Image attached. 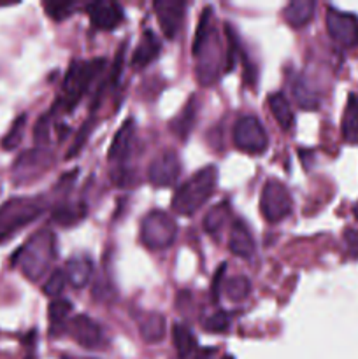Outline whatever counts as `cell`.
<instances>
[{
  "label": "cell",
  "mask_w": 358,
  "mask_h": 359,
  "mask_svg": "<svg viewBox=\"0 0 358 359\" xmlns=\"http://www.w3.org/2000/svg\"><path fill=\"white\" fill-rule=\"evenodd\" d=\"M67 333L84 349H97L104 342V332L97 321L86 314L76 316L67 325Z\"/></svg>",
  "instance_id": "cell-14"
},
{
  "label": "cell",
  "mask_w": 358,
  "mask_h": 359,
  "mask_svg": "<svg viewBox=\"0 0 358 359\" xmlns=\"http://www.w3.org/2000/svg\"><path fill=\"white\" fill-rule=\"evenodd\" d=\"M228 249H230L232 255L244 259H249L255 255V238H253L251 231L246 226L244 221L237 219L232 223L230 235H228Z\"/></svg>",
  "instance_id": "cell-16"
},
{
  "label": "cell",
  "mask_w": 358,
  "mask_h": 359,
  "mask_svg": "<svg viewBox=\"0 0 358 359\" xmlns=\"http://www.w3.org/2000/svg\"><path fill=\"white\" fill-rule=\"evenodd\" d=\"M172 342H174L178 356L181 359H188L193 356L197 349V339L192 330L183 323H175L172 328Z\"/></svg>",
  "instance_id": "cell-26"
},
{
  "label": "cell",
  "mask_w": 358,
  "mask_h": 359,
  "mask_svg": "<svg viewBox=\"0 0 358 359\" xmlns=\"http://www.w3.org/2000/svg\"><path fill=\"white\" fill-rule=\"evenodd\" d=\"M216 182L218 168L214 165L202 167L188 181L179 186L178 191L172 196V209L179 216H193L211 198V195L216 189Z\"/></svg>",
  "instance_id": "cell-2"
},
{
  "label": "cell",
  "mask_w": 358,
  "mask_h": 359,
  "mask_svg": "<svg viewBox=\"0 0 358 359\" xmlns=\"http://www.w3.org/2000/svg\"><path fill=\"white\" fill-rule=\"evenodd\" d=\"M153 9L165 37L174 39L181 30L183 21H185L186 2H181V0H157L153 4Z\"/></svg>",
  "instance_id": "cell-13"
},
{
  "label": "cell",
  "mask_w": 358,
  "mask_h": 359,
  "mask_svg": "<svg viewBox=\"0 0 358 359\" xmlns=\"http://www.w3.org/2000/svg\"><path fill=\"white\" fill-rule=\"evenodd\" d=\"M197 116H199V100H197L195 95H192L185 107H183V111L171 121L172 133L183 140L188 139L190 132H192L197 123Z\"/></svg>",
  "instance_id": "cell-19"
},
{
  "label": "cell",
  "mask_w": 358,
  "mask_h": 359,
  "mask_svg": "<svg viewBox=\"0 0 358 359\" xmlns=\"http://www.w3.org/2000/svg\"><path fill=\"white\" fill-rule=\"evenodd\" d=\"M27 119H28L27 114H20L16 119H14L13 125H11V128H9V132L2 137V142H0L2 149L14 151L18 146H20L21 140H23V135H25Z\"/></svg>",
  "instance_id": "cell-30"
},
{
  "label": "cell",
  "mask_w": 358,
  "mask_h": 359,
  "mask_svg": "<svg viewBox=\"0 0 358 359\" xmlns=\"http://www.w3.org/2000/svg\"><path fill=\"white\" fill-rule=\"evenodd\" d=\"M228 217H230V205H228V202L218 203L213 209L207 210L206 217H204V230L209 235H213V237H216L223 230L225 224H227Z\"/></svg>",
  "instance_id": "cell-27"
},
{
  "label": "cell",
  "mask_w": 358,
  "mask_h": 359,
  "mask_svg": "<svg viewBox=\"0 0 358 359\" xmlns=\"http://www.w3.org/2000/svg\"><path fill=\"white\" fill-rule=\"evenodd\" d=\"M125 51H126V44H121L119 46L118 53H116V58H114V63H112L111 67V72H109V77L107 81L104 83V86H116V83H118L119 76H121V70H123V56H125ZM102 86V88H104Z\"/></svg>",
  "instance_id": "cell-38"
},
{
  "label": "cell",
  "mask_w": 358,
  "mask_h": 359,
  "mask_svg": "<svg viewBox=\"0 0 358 359\" xmlns=\"http://www.w3.org/2000/svg\"><path fill=\"white\" fill-rule=\"evenodd\" d=\"M161 51V42L157 37V34L151 30H144L142 37H140L139 44H137L135 51L132 55V67L133 69H144L150 63H153L158 58Z\"/></svg>",
  "instance_id": "cell-18"
},
{
  "label": "cell",
  "mask_w": 358,
  "mask_h": 359,
  "mask_svg": "<svg viewBox=\"0 0 358 359\" xmlns=\"http://www.w3.org/2000/svg\"><path fill=\"white\" fill-rule=\"evenodd\" d=\"M353 214H354V217H357V219H358V202L354 203V207H353Z\"/></svg>",
  "instance_id": "cell-42"
},
{
  "label": "cell",
  "mask_w": 358,
  "mask_h": 359,
  "mask_svg": "<svg viewBox=\"0 0 358 359\" xmlns=\"http://www.w3.org/2000/svg\"><path fill=\"white\" fill-rule=\"evenodd\" d=\"M105 67H107V60L105 58L83 60V62H81V60H74L65 74L60 97L56 98L60 107L65 109L67 112L72 111V109L79 104L83 95L88 91L90 84L93 83L95 77H97L102 70H105Z\"/></svg>",
  "instance_id": "cell-4"
},
{
  "label": "cell",
  "mask_w": 358,
  "mask_h": 359,
  "mask_svg": "<svg viewBox=\"0 0 358 359\" xmlns=\"http://www.w3.org/2000/svg\"><path fill=\"white\" fill-rule=\"evenodd\" d=\"M230 323H232L230 314L225 311H221V309H218L216 312H213V314H209L206 319H204L202 328L206 330L207 333H216V335H220V333L228 332V328H230Z\"/></svg>",
  "instance_id": "cell-33"
},
{
  "label": "cell",
  "mask_w": 358,
  "mask_h": 359,
  "mask_svg": "<svg viewBox=\"0 0 358 359\" xmlns=\"http://www.w3.org/2000/svg\"><path fill=\"white\" fill-rule=\"evenodd\" d=\"M225 273H227V263H221L220 269H218L216 273H214L213 284H211V297H213V302L220 300L221 284H223L225 280Z\"/></svg>",
  "instance_id": "cell-39"
},
{
  "label": "cell",
  "mask_w": 358,
  "mask_h": 359,
  "mask_svg": "<svg viewBox=\"0 0 358 359\" xmlns=\"http://www.w3.org/2000/svg\"><path fill=\"white\" fill-rule=\"evenodd\" d=\"M344 242H346L347 245V252H350L353 258H358V231L347 228V230L344 231Z\"/></svg>",
  "instance_id": "cell-40"
},
{
  "label": "cell",
  "mask_w": 358,
  "mask_h": 359,
  "mask_svg": "<svg viewBox=\"0 0 358 359\" xmlns=\"http://www.w3.org/2000/svg\"><path fill=\"white\" fill-rule=\"evenodd\" d=\"M181 175V160L174 149H165L154 158L147 168V177L154 188H168Z\"/></svg>",
  "instance_id": "cell-11"
},
{
  "label": "cell",
  "mask_w": 358,
  "mask_h": 359,
  "mask_svg": "<svg viewBox=\"0 0 358 359\" xmlns=\"http://www.w3.org/2000/svg\"><path fill=\"white\" fill-rule=\"evenodd\" d=\"M343 139L347 144H358V95L350 93L340 123Z\"/></svg>",
  "instance_id": "cell-24"
},
{
  "label": "cell",
  "mask_w": 358,
  "mask_h": 359,
  "mask_svg": "<svg viewBox=\"0 0 358 359\" xmlns=\"http://www.w3.org/2000/svg\"><path fill=\"white\" fill-rule=\"evenodd\" d=\"M56 259V237L51 230H41L32 235L11 258V265L20 266L21 273L32 283L41 280Z\"/></svg>",
  "instance_id": "cell-1"
},
{
  "label": "cell",
  "mask_w": 358,
  "mask_h": 359,
  "mask_svg": "<svg viewBox=\"0 0 358 359\" xmlns=\"http://www.w3.org/2000/svg\"><path fill=\"white\" fill-rule=\"evenodd\" d=\"M63 272H65L67 276V283H69L74 290H81V287L90 284L95 272V265L93 262H91L90 256H72V258L67 262Z\"/></svg>",
  "instance_id": "cell-17"
},
{
  "label": "cell",
  "mask_w": 358,
  "mask_h": 359,
  "mask_svg": "<svg viewBox=\"0 0 358 359\" xmlns=\"http://www.w3.org/2000/svg\"><path fill=\"white\" fill-rule=\"evenodd\" d=\"M293 210V198L283 182L269 179L260 196V212L269 223H281Z\"/></svg>",
  "instance_id": "cell-8"
},
{
  "label": "cell",
  "mask_w": 358,
  "mask_h": 359,
  "mask_svg": "<svg viewBox=\"0 0 358 359\" xmlns=\"http://www.w3.org/2000/svg\"><path fill=\"white\" fill-rule=\"evenodd\" d=\"M111 179L114 182V186H118V188H130V186H133L137 182L135 172L130 167H121V165L112 170Z\"/></svg>",
  "instance_id": "cell-37"
},
{
  "label": "cell",
  "mask_w": 358,
  "mask_h": 359,
  "mask_svg": "<svg viewBox=\"0 0 358 359\" xmlns=\"http://www.w3.org/2000/svg\"><path fill=\"white\" fill-rule=\"evenodd\" d=\"M234 144L239 151L246 154H263L269 147V135L263 128L262 121L256 116L244 114L239 116L234 125Z\"/></svg>",
  "instance_id": "cell-7"
},
{
  "label": "cell",
  "mask_w": 358,
  "mask_h": 359,
  "mask_svg": "<svg viewBox=\"0 0 358 359\" xmlns=\"http://www.w3.org/2000/svg\"><path fill=\"white\" fill-rule=\"evenodd\" d=\"M65 286H67V276L63 270L58 269V270H53V273L48 277L44 286H42V291H44L48 297L60 298V294H62V291L65 290Z\"/></svg>",
  "instance_id": "cell-35"
},
{
  "label": "cell",
  "mask_w": 358,
  "mask_h": 359,
  "mask_svg": "<svg viewBox=\"0 0 358 359\" xmlns=\"http://www.w3.org/2000/svg\"><path fill=\"white\" fill-rule=\"evenodd\" d=\"M251 293V283L246 276H237L227 279L225 283V294L230 302H242Z\"/></svg>",
  "instance_id": "cell-29"
},
{
  "label": "cell",
  "mask_w": 358,
  "mask_h": 359,
  "mask_svg": "<svg viewBox=\"0 0 358 359\" xmlns=\"http://www.w3.org/2000/svg\"><path fill=\"white\" fill-rule=\"evenodd\" d=\"M316 2L312 0H291L283 11V18L291 28H302L314 16Z\"/></svg>",
  "instance_id": "cell-20"
},
{
  "label": "cell",
  "mask_w": 358,
  "mask_h": 359,
  "mask_svg": "<svg viewBox=\"0 0 358 359\" xmlns=\"http://www.w3.org/2000/svg\"><path fill=\"white\" fill-rule=\"evenodd\" d=\"M133 140H135V121L132 118H128L123 123L121 128L116 132L114 139H112L111 147L107 151L109 160L118 161V163H123L125 160H128L130 153H132Z\"/></svg>",
  "instance_id": "cell-15"
},
{
  "label": "cell",
  "mask_w": 358,
  "mask_h": 359,
  "mask_svg": "<svg viewBox=\"0 0 358 359\" xmlns=\"http://www.w3.org/2000/svg\"><path fill=\"white\" fill-rule=\"evenodd\" d=\"M48 209L42 196H14L0 205V244L37 221Z\"/></svg>",
  "instance_id": "cell-3"
},
{
  "label": "cell",
  "mask_w": 358,
  "mask_h": 359,
  "mask_svg": "<svg viewBox=\"0 0 358 359\" xmlns=\"http://www.w3.org/2000/svg\"><path fill=\"white\" fill-rule=\"evenodd\" d=\"M46 14L51 18L53 21H63L67 18L72 16L74 9L77 7L76 2H44L42 4Z\"/></svg>",
  "instance_id": "cell-34"
},
{
  "label": "cell",
  "mask_w": 358,
  "mask_h": 359,
  "mask_svg": "<svg viewBox=\"0 0 358 359\" xmlns=\"http://www.w3.org/2000/svg\"><path fill=\"white\" fill-rule=\"evenodd\" d=\"M140 242L150 251H164L174 244L178 237V224L171 214L164 210H151L140 221Z\"/></svg>",
  "instance_id": "cell-6"
},
{
  "label": "cell",
  "mask_w": 358,
  "mask_h": 359,
  "mask_svg": "<svg viewBox=\"0 0 358 359\" xmlns=\"http://www.w3.org/2000/svg\"><path fill=\"white\" fill-rule=\"evenodd\" d=\"M291 95L295 104L304 111H314L319 105V97L314 88L307 83L304 76H295L291 83Z\"/></svg>",
  "instance_id": "cell-23"
},
{
  "label": "cell",
  "mask_w": 358,
  "mask_h": 359,
  "mask_svg": "<svg viewBox=\"0 0 358 359\" xmlns=\"http://www.w3.org/2000/svg\"><path fill=\"white\" fill-rule=\"evenodd\" d=\"M93 121L91 119H88V121H84V125L81 126V130L77 132L76 139H74V142L70 144L69 151H67V160H72V158H76L77 154H81V151H83V147L86 146V140L90 139V133L91 130H93Z\"/></svg>",
  "instance_id": "cell-36"
},
{
  "label": "cell",
  "mask_w": 358,
  "mask_h": 359,
  "mask_svg": "<svg viewBox=\"0 0 358 359\" xmlns=\"http://www.w3.org/2000/svg\"><path fill=\"white\" fill-rule=\"evenodd\" d=\"M225 35H227V51H225V72H232L237 62V56L242 55L239 37L230 23H225Z\"/></svg>",
  "instance_id": "cell-31"
},
{
  "label": "cell",
  "mask_w": 358,
  "mask_h": 359,
  "mask_svg": "<svg viewBox=\"0 0 358 359\" xmlns=\"http://www.w3.org/2000/svg\"><path fill=\"white\" fill-rule=\"evenodd\" d=\"M53 161H55V156L48 147H34V149L25 151L14 160L13 168H11L14 184H28L35 181L49 170Z\"/></svg>",
  "instance_id": "cell-9"
},
{
  "label": "cell",
  "mask_w": 358,
  "mask_h": 359,
  "mask_svg": "<svg viewBox=\"0 0 358 359\" xmlns=\"http://www.w3.org/2000/svg\"><path fill=\"white\" fill-rule=\"evenodd\" d=\"M56 109H60L58 102H55V105H53L51 109H49L46 114H42L41 118L37 119V123H35V128H34V139H35V144H37V147H46L49 142V130H51V118L55 116Z\"/></svg>",
  "instance_id": "cell-32"
},
{
  "label": "cell",
  "mask_w": 358,
  "mask_h": 359,
  "mask_svg": "<svg viewBox=\"0 0 358 359\" xmlns=\"http://www.w3.org/2000/svg\"><path fill=\"white\" fill-rule=\"evenodd\" d=\"M88 18L95 30L111 32L116 27L123 23L125 20V11L118 2L112 0H98V2H91L86 6Z\"/></svg>",
  "instance_id": "cell-12"
},
{
  "label": "cell",
  "mask_w": 358,
  "mask_h": 359,
  "mask_svg": "<svg viewBox=\"0 0 358 359\" xmlns=\"http://www.w3.org/2000/svg\"><path fill=\"white\" fill-rule=\"evenodd\" d=\"M165 330V318L160 312H147L140 316L139 319V333L146 344H158L164 340Z\"/></svg>",
  "instance_id": "cell-21"
},
{
  "label": "cell",
  "mask_w": 358,
  "mask_h": 359,
  "mask_svg": "<svg viewBox=\"0 0 358 359\" xmlns=\"http://www.w3.org/2000/svg\"><path fill=\"white\" fill-rule=\"evenodd\" d=\"M72 311V302L65 298H53L48 307V319L51 325V333H58L60 328L65 325L67 316Z\"/></svg>",
  "instance_id": "cell-28"
},
{
  "label": "cell",
  "mask_w": 358,
  "mask_h": 359,
  "mask_svg": "<svg viewBox=\"0 0 358 359\" xmlns=\"http://www.w3.org/2000/svg\"><path fill=\"white\" fill-rule=\"evenodd\" d=\"M86 217V205L81 202H63L56 205L51 212V219L60 226H74Z\"/></svg>",
  "instance_id": "cell-25"
},
{
  "label": "cell",
  "mask_w": 358,
  "mask_h": 359,
  "mask_svg": "<svg viewBox=\"0 0 358 359\" xmlns=\"http://www.w3.org/2000/svg\"><path fill=\"white\" fill-rule=\"evenodd\" d=\"M192 53L197 58V81L202 86H213L220 79L221 69H225V51L223 46H221L220 34L214 30V27L206 37V41L199 48L192 49Z\"/></svg>",
  "instance_id": "cell-5"
},
{
  "label": "cell",
  "mask_w": 358,
  "mask_h": 359,
  "mask_svg": "<svg viewBox=\"0 0 358 359\" xmlns=\"http://www.w3.org/2000/svg\"><path fill=\"white\" fill-rule=\"evenodd\" d=\"M267 104H269L270 112H272L274 119L277 121V125L288 132V130L293 128L295 125V114L291 111V105L288 102L286 95L283 91H276V93H270L267 98Z\"/></svg>",
  "instance_id": "cell-22"
},
{
  "label": "cell",
  "mask_w": 358,
  "mask_h": 359,
  "mask_svg": "<svg viewBox=\"0 0 358 359\" xmlns=\"http://www.w3.org/2000/svg\"><path fill=\"white\" fill-rule=\"evenodd\" d=\"M326 32L330 39L343 48L358 46V16L353 13L329 7L326 11Z\"/></svg>",
  "instance_id": "cell-10"
},
{
  "label": "cell",
  "mask_w": 358,
  "mask_h": 359,
  "mask_svg": "<svg viewBox=\"0 0 358 359\" xmlns=\"http://www.w3.org/2000/svg\"><path fill=\"white\" fill-rule=\"evenodd\" d=\"M214 354V349H204V353H200V356H199V359H211V356H213ZM221 359H235L234 356H230V354H225L223 358Z\"/></svg>",
  "instance_id": "cell-41"
}]
</instances>
